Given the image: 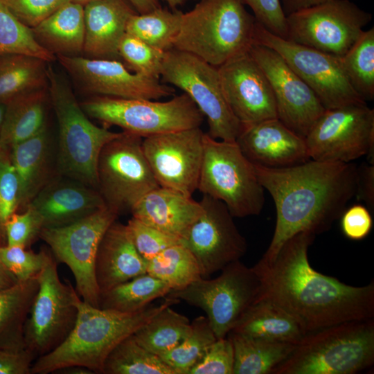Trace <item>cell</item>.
<instances>
[{
    "mask_svg": "<svg viewBox=\"0 0 374 374\" xmlns=\"http://www.w3.org/2000/svg\"><path fill=\"white\" fill-rule=\"evenodd\" d=\"M315 237L300 232L284 243L272 262L258 261L252 267L260 280L258 299L283 308L305 335L342 322L373 318L374 283L351 286L314 270L308 252Z\"/></svg>",
    "mask_w": 374,
    "mask_h": 374,
    "instance_id": "1",
    "label": "cell"
},
{
    "mask_svg": "<svg viewBox=\"0 0 374 374\" xmlns=\"http://www.w3.org/2000/svg\"><path fill=\"white\" fill-rule=\"evenodd\" d=\"M258 180L272 197L276 220L271 242L259 261L270 263L294 235L328 231L355 196L357 167L352 162L310 159L283 168L253 164Z\"/></svg>",
    "mask_w": 374,
    "mask_h": 374,
    "instance_id": "2",
    "label": "cell"
},
{
    "mask_svg": "<svg viewBox=\"0 0 374 374\" xmlns=\"http://www.w3.org/2000/svg\"><path fill=\"white\" fill-rule=\"evenodd\" d=\"M179 302L165 297L158 305L126 313L92 306L79 297L72 330L60 345L34 361L31 374H48L69 366L84 367L93 373H102L105 359L120 341L163 308Z\"/></svg>",
    "mask_w": 374,
    "mask_h": 374,
    "instance_id": "3",
    "label": "cell"
},
{
    "mask_svg": "<svg viewBox=\"0 0 374 374\" xmlns=\"http://www.w3.org/2000/svg\"><path fill=\"white\" fill-rule=\"evenodd\" d=\"M374 319L306 334L271 374H355L373 366Z\"/></svg>",
    "mask_w": 374,
    "mask_h": 374,
    "instance_id": "4",
    "label": "cell"
},
{
    "mask_svg": "<svg viewBox=\"0 0 374 374\" xmlns=\"http://www.w3.org/2000/svg\"><path fill=\"white\" fill-rule=\"evenodd\" d=\"M256 21L238 0H201L182 14L173 48L218 67L248 51Z\"/></svg>",
    "mask_w": 374,
    "mask_h": 374,
    "instance_id": "5",
    "label": "cell"
},
{
    "mask_svg": "<svg viewBox=\"0 0 374 374\" xmlns=\"http://www.w3.org/2000/svg\"><path fill=\"white\" fill-rule=\"evenodd\" d=\"M49 101L57 123V170L66 176L98 189L99 154L111 140L121 134L93 124L82 109L71 87L48 65Z\"/></svg>",
    "mask_w": 374,
    "mask_h": 374,
    "instance_id": "6",
    "label": "cell"
},
{
    "mask_svg": "<svg viewBox=\"0 0 374 374\" xmlns=\"http://www.w3.org/2000/svg\"><path fill=\"white\" fill-rule=\"evenodd\" d=\"M197 190L222 202L233 217L259 215L265 189L253 164L235 141L204 135V154Z\"/></svg>",
    "mask_w": 374,
    "mask_h": 374,
    "instance_id": "7",
    "label": "cell"
},
{
    "mask_svg": "<svg viewBox=\"0 0 374 374\" xmlns=\"http://www.w3.org/2000/svg\"><path fill=\"white\" fill-rule=\"evenodd\" d=\"M80 104L89 117L142 138L200 127L204 118L185 93L163 102L96 96Z\"/></svg>",
    "mask_w": 374,
    "mask_h": 374,
    "instance_id": "8",
    "label": "cell"
},
{
    "mask_svg": "<svg viewBox=\"0 0 374 374\" xmlns=\"http://www.w3.org/2000/svg\"><path fill=\"white\" fill-rule=\"evenodd\" d=\"M213 279L202 277L165 296L202 309L217 337H226L247 310L259 298L260 280L251 267L232 262Z\"/></svg>",
    "mask_w": 374,
    "mask_h": 374,
    "instance_id": "9",
    "label": "cell"
},
{
    "mask_svg": "<svg viewBox=\"0 0 374 374\" xmlns=\"http://www.w3.org/2000/svg\"><path fill=\"white\" fill-rule=\"evenodd\" d=\"M160 81L177 87L191 98L206 118L210 136L235 141L242 125L226 102L216 66L172 48L164 53Z\"/></svg>",
    "mask_w": 374,
    "mask_h": 374,
    "instance_id": "10",
    "label": "cell"
},
{
    "mask_svg": "<svg viewBox=\"0 0 374 374\" xmlns=\"http://www.w3.org/2000/svg\"><path fill=\"white\" fill-rule=\"evenodd\" d=\"M37 278L38 290L24 332L26 348L36 359L54 350L69 335L76 321L80 297L70 283L61 281L51 253Z\"/></svg>",
    "mask_w": 374,
    "mask_h": 374,
    "instance_id": "11",
    "label": "cell"
},
{
    "mask_svg": "<svg viewBox=\"0 0 374 374\" xmlns=\"http://www.w3.org/2000/svg\"><path fill=\"white\" fill-rule=\"evenodd\" d=\"M143 138L127 132L103 148L98 159V190L118 215L131 211L149 191L159 186L142 148Z\"/></svg>",
    "mask_w": 374,
    "mask_h": 374,
    "instance_id": "12",
    "label": "cell"
},
{
    "mask_svg": "<svg viewBox=\"0 0 374 374\" xmlns=\"http://www.w3.org/2000/svg\"><path fill=\"white\" fill-rule=\"evenodd\" d=\"M371 21V13L350 0H326L287 15L285 39L341 57Z\"/></svg>",
    "mask_w": 374,
    "mask_h": 374,
    "instance_id": "13",
    "label": "cell"
},
{
    "mask_svg": "<svg viewBox=\"0 0 374 374\" xmlns=\"http://www.w3.org/2000/svg\"><path fill=\"white\" fill-rule=\"evenodd\" d=\"M118 215L105 206L66 226L43 228L39 234L56 261L71 269L80 297L96 308H99L100 294L95 277L96 256L104 233Z\"/></svg>",
    "mask_w": 374,
    "mask_h": 374,
    "instance_id": "14",
    "label": "cell"
},
{
    "mask_svg": "<svg viewBox=\"0 0 374 374\" xmlns=\"http://www.w3.org/2000/svg\"><path fill=\"white\" fill-rule=\"evenodd\" d=\"M310 159L374 164V109L366 103L326 109L305 137Z\"/></svg>",
    "mask_w": 374,
    "mask_h": 374,
    "instance_id": "15",
    "label": "cell"
},
{
    "mask_svg": "<svg viewBox=\"0 0 374 374\" xmlns=\"http://www.w3.org/2000/svg\"><path fill=\"white\" fill-rule=\"evenodd\" d=\"M253 42L278 53L314 91L326 109L366 103L350 84L341 57L278 37L257 21Z\"/></svg>",
    "mask_w": 374,
    "mask_h": 374,
    "instance_id": "16",
    "label": "cell"
},
{
    "mask_svg": "<svg viewBox=\"0 0 374 374\" xmlns=\"http://www.w3.org/2000/svg\"><path fill=\"white\" fill-rule=\"evenodd\" d=\"M204 135L197 127L143 138L144 154L159 186L193 196L198 187Z\"/></svg>",
    "mask_w": 374,
    "mask_h": 374,
    "instance_id": "17",
    "label": "cell"
},
{
    "mask_svg": "<svg viewBox=\"0 0 374 374\" xmlns=\"http://www.w3.org/2000/svg\"><path fill=\"white\" fill-rule=\"evenodd\" d=\"M199 203L202 213L181 243L193 253L202 276L206 278L239 260L247 244L222 202L203 195Z\"/></svg>",
    "mask_w": 374,
    "mask_h": 374,
    "instance_id": "18",
    "label": "cell"
},
{
    "mask_svg": "<svg viewBox=\"0 0 374 374\" xmlns=\"http://www.w3.org/2000/svg\"><path fill=\"white\" fill-rule=\"evenodd\" d=\"M55 57L81 89L96 96L158 100L175 91L159 79L131 72L116 59Z\"/></svg>",
    "mask_w": 374,
    "mask_h": 374,
    "instance_id": "19",
    "label": "cell"
},
{
    "mask_svg": "<svg viewBox=\"0 0 374 374\" xmlns=\"http://www.w3.org/2000/svg\"><path fill=\"white\" fill-rule=\"evenodd\" d=\"M249 52L269 82L278 118L305 138L326 109L310 87L275 51L253 43Z\"/></svg>",
    "mask_w": 374,
    "mask_h": 374,
    "instance_id": "20",
    "label": "cell"
},
{
    "mask_svg": "<svg viewBox=\"0 0 374 374\" xmlns=\"http://www.w3.org/2000/svg\"><path fill=\"white\" fill-rule=\"evenodd\" d=\"M217 68L224 97L242 126L278 118L269 82L249 51Z\"/></svg>",
    "mask_w": 374,
    "mask_h": 374,
    "instance_id": "21",
    "label": "cell"
},
{
    "mask_svg": "<svg viewBox=\"0 0 374 374\" xmlns=\"http://www.w3.org/2000/svg\"><path fill=\"white\" fill-rule=\"evenodd\" d=\"M235 142L253 164L266 168H287L310 159L305 138L278 118L242 126Z\"/></svg>",
    "mask_w": 374,
    "mask_h": 374,
    "instance_id": "22",
    "label": "cell"
},
{
    "mask_svg": "<svg viewBox=\"0 0 374 374\" xmlns=\"http://www.w3.org/2000/svg\"><path fill=\"white\" fill-rule=\"evenodd\" d=\"M28 206L39 215L43 228H56L81 220L106 204L97 188L57 175Z\"/></svg>",
    "mask_w": 374,
    "mask_h": 374,
    "instance_id": "23",
    "label": "cell"
},
{
    "mask_svg": "<svg viewBox=\"0 0 374 374\" xmlns=\"http://www.w3.org/2000/svg\"><path fill=\"white\" fill-rule=\"evenodd\" d=\"M9 158L20 184L19 209L22 211L59 175L56 139L47 126L34 136L13 145L9 150Z\"/></svg>",
    "mask_w": 374,
    "mask_h": 374,
    "instance_id": "24",
    "label": "cell"
},
{
    "mask_svg": "<svg viewBox=\"0 0 374 374\" xmlns=\"http://www.w3.org/2000/svg\"><path fill=\"white\" fill-rule=\"evenodd\" d=\"M147 263L137 251L126 224L114 221L104 233L96 256L94 271L100 294L147 273Z\"/></svg>",
    "mask_w": 374,
    "mask_h": 374,
    "instance_id": "25",
    "label": "cell"
},
{
    "mask_svg": "<svg viewBox=\"0 0 374 374\" xmlns=\"http://www.w3.org/2000/svg\"><path fill=\"white\" fill-rule=\"evenodd\" d=\"M136 12L127 0H93L84 6L83 53L90 58L116 59L130 17Z\"/></svg>",
    "mask_w": 374,
    "mask_h": 374,
    "instance_id": "26",
    "label": "cell"
},
{
    "mask_svg": "<svg viewBox=\"0 0 374 374\" xmlns=\"http://www.w3.org/2000/svg\"><path fill=\"white\" fill-rule=\"evenodd\" d=\"M202 211L199 202L179 191L158 186L132 208V216L183 240Z\"/></svg>",
    "mask_w": 374,
    "mask_h": 374,
    "instance_id": "27",
    "label": "cell"
},
{
    "mask_svg": "<svg viewBox=\"0 0 374 374\" xmlns=\"http://www.w3.org/2000/svg\"><path fill=\"white\" fill-rule=\"evenodd\" d=\"M48 89L44 88L19 95L6 103L0 132V151L10 149L46 128Z\"/></svg>",
    "mask_w": 374,
    "mask_h": 374,
    "instance_id": "28",
    "label": "cell"
},
{
    "mask_svg": "<svg viewBox=\"0 0 374 374\" xmlns=\"http://www.w3.org/2000/svg\"><path fill=\"white\" fill-rule=\"evenodd\" d=\"M31 29L38 43L54 55L79 56L84 42V6L69 1Z\"/></svg>",
    "mask_w": 374,
    "mask_h": 374,
    "instance_id": "29",
    "label": "cell"
},
{
    "mask_svg": "<svg viewBox=\"0 0 374 374\" xmlns=\"http://www.w3.org/2000/svg\"><path fill=\"white\" fill-rule=\"evenodd\" d=\"M231 332L293 344L305 335L290 314L266 299H258L251 305Z\"/></svg>",
    "mask_w": 374,
    "mask_h": 374,
    "instance_id": "30",
    "label": "cell"
},
{
    "mask_svg": "<svg viewBox=\"0 0 374 374\" xmlns=\"http://www.w3.org/2000/svg\"><path fill=\"white\" fill-rule=\"evenodd\" d=\"M37 290L35 276L0 290V349L26 348L24 326Z\"/></svg>",
    "mask_w": 374,
    "mask_h": 374,
    "instance_id": "31",
    "label": "cell"
},
{
    "mask_svg": "<svg viewBox=\"0 0 374 374\" xmlns=\"http://www.w3.org/2000/svg\"><path fill=\"white\" fill-rule=\"evenodd\" d=\"M234 351L233 374H271L296 344L266 340L230 332Z\"/></svg>",
    "mask_w": 374,
    "mask_h": 374,
    "instance_id": "32",
    "label": "cell"
},
{
    "mask_svg": "<svg viewBox=\"0 0 374 374\" xmlns=\"http://www.w3.org/2000/svg\"><path fill=\"white\" fill-rule=\"evenodd\" d=\"M48 62L33 56L11 54L0 56V103L46 88Z\"/></svg>",
    "mask_w": 374,
    "mask_h": 374,
    "instance_id": "33",
    "label": "cell"
},
{
    "mask_svg": "<svg viewBox=\"0 0 374 374\" xmlns=\"http://www.w3.org/2000/svg\"><path fill=\"white\" fill-rule=\"evenodd\" d=\"M170 290L168 284L145 273L101 293L99 308L136 312L148 307L154 300L165 297Z\"/></svg>",
    "mask_w": 374,
    "mask_h": 374,
    "instance_id": "34",
    "label": "cell"
},
{
    "mask_svg": "<svg viewBox=\"0 0 374 374\" xmlns=\"http://www.w3.org/2000/svg\"><path fill=\"white\" fill-rule=\"evenodd\" d=\"M168 306L133 333L136 341L159 357L179 344L190 333L188 317Z\"/></svg>",
    "mask_w": 374,
    "mask_h": 374,
    "instance_id": "35",
    "label": "cell"
},
{
    "mask_svg": "<svg viewBox=\"0 0 374 374\" xmlns=\"http://www.w3.org/2000/svg\"><path fill=\"white\" fill-rule=\"evenodd\" d=\"M183 12L160 7L149 12L132 14L127 23L126 33L148 45L166 51L173 48Z\"/></svg>",
    "mask_w": 374,
    "mask_h": 374,
    "instance_id": "36",
    "label": "cell"
},
{
    "mask_svg": "<svg viewBox=\"0 0 374 374\" xmlns=\"http://www.w3.org/2000/svg\"><path fill=\"white\" fill-rule=\"evenodd\" d=\"M147 273L168 284L171 290H183L202 277L196 258L181 242L148 261Z\"/></svg>",
    "mask_w": 374,
    "mask_h": 374,
    "instance_id": "37",
    "label": "cell"
},
{
    "mask_svg": "<svg viewBox=\"0 0 374 374\" xmlns=\"http://www.w3.org/2000/svg\"><path fill=\"white\" fill-rule=\"evenodd\" d=\"M102 374H175L157 355L140 345L132 335L110 352Z\"/></svg>",
    "mask_w": 374,
    "mask_h": 374,
    "instance_id": "38",
    "label": "cell"
},
{
    "mask_svg": "<svg viewBox=\"0 0 374 374\" xmlns=\"http://www.w3.org/2000/svg\"><path fill=\"white\" fill-rule=\"evenodd\" d=\"M346 75L365 100L374 99V28L364 30L357 41L341 57Z\"/></svg>",
    "mask_w": 374,
    "mask_h": 374,
    "instance_id": "39",
    "label": "cell"
},
{
    "mask_svg": "<svg viewBox=\"0 0 374 374\" xmlns=\"http://www.w3.org/2000/svg\"><path fill=\"white\" fill-rule=\"evenodd\" d=\"M190 326V333L179 344L159 356L175 374H188L217 339L206 317H196Z\"/></svg>",
    "mask_w": 374,
    "mask_h": 374,
    "instance_id": "40",
    "label": "cell"
},
{
    "mask_svg": "<svg viewBox=\"0 0 374 374\" xmlns=\"http://www.w3.org/2000/svg\"><path fill=\"white\" fill-rule=\"evenodd\" d=\"M11 54L33 56L47 62L56 58L38 43L32 29L0 0V56Z\"/></svg>",
    "mask_w": 374,
    "mask_h": 374,
    "instance_id": "41",
    "label": "cell"
},
{
    "mask_svg": "<svg viewBox=\"0 0 374 374\" xmlns=\"http://www.w3.org/2000/svg\"><path fill=\"white\" fill-rule=\"evenodd\" d=\"M165 51L125 33L118 46L121 57L133 72L160 80Z\"/></svg>",
    "mask_w": 374,
    "mask_h": 374,
    "instance_id": "42",
    "label": "cell"
},
{
    "mask_svg": "<svg viewBox=\"0 0 374 374\" xmlns=\"http://www.w3.org/2000/svg\"><path fill=\"white\" fill-rule=\"evenodd\" d=\"M49 253L45 249L35 253L21 246L0 245V261L18 281H24L37 276Z\"/></svg>",
    "mask_w": 374,
    "mask_h": 374,
    "instance_id": "43",
    "label": "cell"
},
{
    "mask_svg": "<svg viewBox=\"0 0 374 374\" xmlns=\"http://www.w3.org/2000/svg\"><path fill=\"white\" fill-rule=\"evenodd\" d=\"M126 226L137 251L147 262L165 249L181 242L179 238L151 226L133 216Z\"/></svg>",
    "mask_w": 374,
    "mask_h": 374,
    "instance_id": "44",
    "label": "cell"
},
{
    "mask_svg": "<svg viewBox=\"0 0 374 374\" xmlns=\"http://www.w3.org/2000/svg\"><path fill=\"white\" fill-rule=\"evenodd\" d=\"M39 215L30 206L20 213H14L3 225L7 245L29 247L43 229Z\"/></svg>",
    "mask_w": 374,
    "mask_h": 374,
    "instance_id": "45",
    "label": "cell"
},
{
    "mask_svg": "<svg viewBox=\"0 0 374 374\" xmlns=\"http://www.w3.org/2000/svg\"><path fill=\"white\" fill-rule=\"evenodd\" d=\"M21 204L20 184L9 152L0 151V232Z\"/></svg>",
    "mask_w": 374,
    "mask_h": 374,
    "instance_id": "46",
    "label": "cell"
},
{
    "mask_svg": "<svg viewBox=\"0 0 374 374\" xmlns=\"http://www.w3.org/2000/svg\"><path fill=\"white\" fill-rule=\"evenodd\" d=\"M234 351L229 337L217 339L188 374H233Z\"/></svg>",
    "mask_w": 374,
    "mask_h": 374,
    "instance_id": "47",
    "label": "cell"
},
{
    "mask_svg": "<svg viewBox=\"0 0 374 374\" xmlns=\"http://www.w3.org/2000/svg\"><path fill=\"white\" fill-rule=\"evenodd\" d=\"M26 26L33 28L70 0H1Z\"/></svg>",
    "mask_w": 374,
    "mask_h": 374,
    "instance_id": "48",
    "label": "cell"
},
{
    "mask_svg": "<svg viewBox=\"0 0 374 374\" xmlns=\"http://www.w3.org/2000/svg\"><path fill=\"white\" fill-rule=\"evenodd\" d=\"M252 10L256 21L271 33L286 39L287 24L280 0H238Z\"/></svg>",
    "mask_w": 374,
    "mask_h": 374,
    "instance_id": "49",
    "label": "cell"
},
{
    "mask_svg": "<svg viewBox=\"0 0 374 374\" xmlns=\"http://www.w3.org/2000/svg\"><path fill=\"white\" fill-rule=\"evenodd\" d=\"M343 234L350 240L365 238L373 227L372 216L366 207L362 204L351 206L340 217Z\"/></svg>",
    "mask_w": 374,
    "mask_h": 374,
    "instance_id": "50",
    "label": "cell"
},
{
    "mask_svg": "<svg viewBox=\"0 0 374 374\" xmlns=\"http://www.w3.org/2000/svg\"><path fill=\"white\" fill-rule=\"evenodd\" d=\"M35 359V355L27 348L0 349V374H31Z\"/></svg>",
    "mask_w": 374,
    "mask_h": 374,
    "instance_id": "51",
    "label": "cell"
},
{
    "mask_svg": "<svg viewBox=\"0 0 374 374\" xmlns=\"http://www.w3.org/2000/svg\"><path fill=\"white\" fill-rule=\"evenodd\" d=\"M358 178L355 196L367 206L374 208V164L362 165L357 168Z\"/></svg>",
    "mask_w": 374,
    "mask_h": 374,
    "instance_id": "52",
    "label": "cell"
},
{
    "mask_svg": "<svg viewBox=\"0 0 374 374\" xmlns=\"http://www.w3.org/2000/svg\"><path fill=\"white\" fill-rule=\"evenodd\" d=\"M324 1L326 0H280L283 12L286 16Z\"/></svg>",
    "mask_w": 374,
    "mask_h": 374,
    "instance_id": "53",
    "label": "cell"
},
{
    "mask_svg": "<svg viewBox=\"0 0 374 374\" xmlns=\"http://www.w3.org/2000/svg\"><path fill=\"white\" fill-rule=\"evenodd\" d=\"M139 14L149 12L161 7L159 0H127Z\"/></svg>",
    "mask_w": 374,
    "mask_h": 374,
    "instance_id": "54",
    "label": "cell"
},
{
    "mask_svg": "<svg viewBox=\"0 0 374 374\" xmlns=\"http://www.w3.org/2000/svg\"><path fill=\"white\" fill-rule=\"evenodd\" d=\"M17 282L16 277L0 261V290L8 288Z\"/></svg>",
    "mask_w": 374,
    "mask_h": 374,
    "instance_id": "55",
    "label": "cell"
},
{
    "mask_svg": "<svg viewBox=\"0 0 374 374\" xmlns=\"http://www.w3.org/2000/svg\"><path fill=\"white\" fill-rule=\"evenodd\" d=\"M167 3L170 9L177 10L178 7L183 6L186 0H163Z\"/></svg>",
    "mask_w": 374,
    "mask_h": 374,
    "instance_id": "56",
    "label": "cell"
},
{
    "mask_svg": "<svg viewBox=\"0 0 374 374\" xmlns=\"http://www.w3.org/2000/svg\"><path fill=\"white\" fill-rule=\"evenodd\" d=\"M6 110V103H0V132L3 123L4 113Z\"/></svg>",
    "mask_w": 374,
    "mask_h": 374,
    "instance_id": "57",
    "label": "cell"
},
{
    "mask_svg": "<svg viewBox=\"0 0 374 374\" xmlns=\"http://www.w3.org/2000/svg\"><path fill=\"white\" fill-rule=\"evenodd\" d=\"M72 2L77 3L79 4L82 5L83 6L87 4V3L93 1V0H70Z\"/></svg>",
    "mask_w": 374,
    "mask_h": 374,
    "instance_id": "58",
    "label": "cell"
}]
</instances>
